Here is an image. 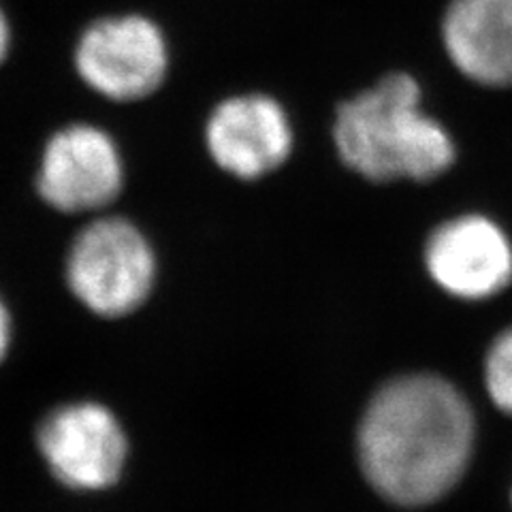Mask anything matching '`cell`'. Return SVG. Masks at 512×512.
<instances>
[{
	"mask_svg": "<svg viewBox=\"0 0 512 512\" xmlns=\"http://www.w3.org/2000/svg\"><path fill=\"white\" fill-rule=\"evenodd\" d=\"M472 446L474 416L466 397L446 380L425 374L380 389L359 429L367 480L402 506H425L451 491Z\"/></svg>",
	"mask_w": 512,
	"mask_h": 512,
	"instance_id": "cell-1",
	"label": "cell"
},
{
	"mask_svg": "<svg viewBox=\"0 0 512 512\" xmlns=\"http://www.w3.org/2000/svg\"><path fill=\"white\" fill-rule=\"evenodd\" d=\"M333 143L342 163L372 182H429L455 163L446 128L421 107V86L395 73L340 105Z\"/></svg>",
	"mask_w": 512,
	"mask_h": 512,
	"instance_id": "cell-2",
	"label": "cell"
},
{
	"mask_svg": "<svg viewBox=\"0 0 512 512\" xmlns=\"http://www.w3.org/2000/svg\"><path fill=\"white\" fill-rule=\"evenodd\" d=\"M154 278V250L126 218L94 220L69 250V288L90 312L105 318L135 312L152 293Z\"/></svg>",
	"mask_w": 512,
	"mask_h": 512,
	"instance_id": "cell-3",
	"label": "cell"
},
{
	"mask_svg": "<svg viewBox=\"0 0 512 512\" xmlns=\"http://www.w3.org/2000/svg\"><path fill=\"white\" fill-rule=\"evenodd\" d=\"M169 47L163 30L143 15H114L90 24L75 47V71L96 94L133 103L165 82Z\"/></svg>",
	"mask_w": 512,
	"mask_h": 512,
	"instance_id": "cell-4",
	"label": "cell"
},
{
	"mask_svg": "<svg viewBox=\"0 0 512 512\" xmlns=\"http://www.w3.org/2000/svg\"><path fill=\"white\" fill-rule=\"evenodd\" d=\"M122 186V154L103 128L77 122L47 139L37 190L54 210L64 214L103 210L118 199Z\"/></svg>",
	"mask_w": 512,
	"mask_h": 512,
	"instance_id": "cell-5",
	"label": "cell"
},
{
	"mask_svg": "<svg viewBox=\"0 0 512 512\" xmlns=\"http://www.w3.org/2000/svg\"><path fill=\"white\" fill-rule=\"evenodd\" d=\"M37 446L60 483L77 491H101L118 483L128 453L116 416L92 402L52 410L39 425Z\"/></svg>",
	"mask_w": 512,
	"mask_h": 512,
	"instance_id": "cell-6",
	"label": "cell"
},
{
	"mask_svg": "<svg viewBox=\"0 0 512 512\" xmlns=\"http://www.w3.org/2000/svg\"><path fill=\"white\" fill-rule=\"evenodd\" d=\"M205 146L222 171L239 180H259L291 156L293 126L271 96L237 94L212 111Z\"/></svg>",
	"mask_w": 512,
	"mask_h": 512,
	"instance_id": "cell-7",
	"label": "cell"
},
{
	"mask_svg": "<svg viewBox=\"0 0 512 512\" xmlns=\"http://www.w3.org/2000/svg\"><path fill=\"white\" fill-rule=\"evenodd\" d=\"M425 263L440 288L461 299H485L512 282V244L493 220L470 214L431 233Z\"/></svg>",
	"mask_w": 512,
	"mask_h": 512,
	"instance_id": "cell-8",
	"label": "cell"
},
{
	"mask_svg": "<svg viewBox=\"0 0 512 512\" xmlns=\"http://www.w3.org/2000/svg\"><path fill=\"white\" fill-rule=\"evenodd\" d=\"M442 41L455 69L470 82L512 86V0H451Z\"/></svg>",
	"mask_w": 512,
	"mask_h": 512,
	"instance_id": "cell-9",
	"label": "cell"
},
{
	"mask_svg": "<svg viewBox=\"0 0 512 512\" xmlns=\"http://www.w3.org/2000/svg\"><path fill=\"white\" fill-rule=\"evenodd\" d=\"M485 382L493 404L512 414V329L491 344L485 361Z\"/></svg>",
	"mask_w": 512,
	"mask_h": 512,
	"instance_id": "cell-10",
	"label": "cell"
},
{
	"mask_svg": "<svg viewBox=\"0 0 512 512\" xmlns=\"http://www.w3.org/2000/svg\"><path fill=\"white\" fill-rule=\"evenodd\" d=\"M9 344H11V318H9L5 303L0 301V361L5 359Z\"/></svg>",
	"mask_w": 512,
	"mask_h": 512,
	"instance_id": "cell-11",
	"label": "cell"
},
{
	"mask_svg": "<svg viewBox=\"0 0 512 512\" xmlns=\"http://www.w3.org/2000/svg\"><path fill=\"white\" fill-rule=\"evenodd\" d=\"M9 45H11V30H9V22H7V15L0 7V64L5 62L7 54H9Z\"/></svg>",
	"mask_w": 512,
	"mask_h": 512,
	"instance_id": "cell-12",
	"label": "cell"
}]
</instances>
